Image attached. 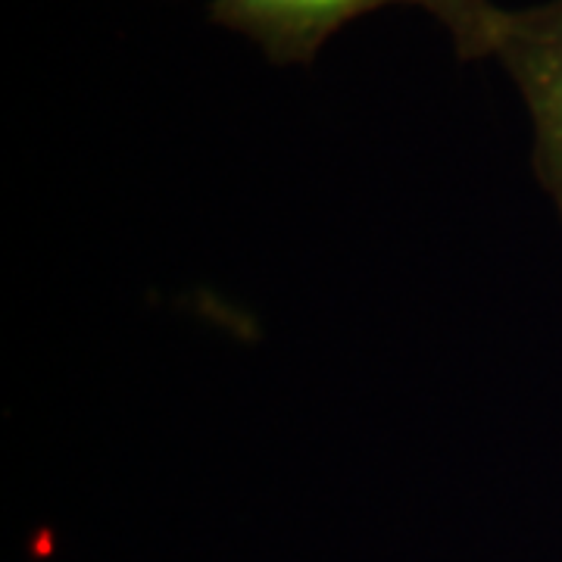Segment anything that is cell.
Instances as JSON below:
<instances>
[{"label": "cell", "mask_w": 562, "mask_h": 562, "mask_svg": "<svg viewBox=\"0 0 562 562\" xmlns=\"http://www.w3.org/2000/svg\"><path fill=\"white\" fill-rule=\"evenodd\" d=\"M397 3L422 7V0H213L210 20L257 44L272 63L294 66L316 60L347 22Z\"/></svg>", "instance_id": "7a4b0ae2"}, {"label": "cell", "mask_w": 562, "mask_h": 562, "mask_svg": "<svg viewBox=\"0 0 562 562\" xmlns=\"http://www.w3.org/2000/svg\"><path fill=\"white\" fill-rule=\"evenodd\" d=\"M422 10L450 35L460 60H482L491 54V32L501 10L494 0H422Z\"/></svg>", "instance_id": "3957f363"}, {"label": "cell", "mask_w": 562, "mask_h": 562, "mask_svg": "<svg viewBox=\"0 0 562 562\" xmlns=\"http://www.w3.org/2000/svg\"><path fill=\"white\" fill-rule=\"evenodd\" d=\"M491 60L516 85L535 135V172L562 220V0L501 7Z\"/></svg>", "instance_id": "6da1fadb"}]
</instances>
